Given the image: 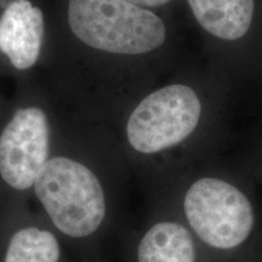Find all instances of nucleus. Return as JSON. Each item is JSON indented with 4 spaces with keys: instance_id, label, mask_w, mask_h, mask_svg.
<instances>
[{
    "instance_id": "obj_4",
    "label": "nucleus",
    "mask_w": 262,
    "mask_h": 262,
    "mask_svg": "<svg viewBox=\"0 0 262 262\" xmlns=\"http://www.w3.org/2000/svg\"><path fill=\"white\" fill-rule=\"evenodd\" d=\"M202 116L198 95L187 85L164 86L143 98L126 123L129 145L156 155L180 145L194 133Z\"/></svg>"
},
{
    "instance_id": "obj_7",
    "label": "nucleus",
    "mask_w": 262,
    "mask_h": 262,
    "mask_svg": "<svg viewBox=\"0 0 262 262\" xmlns=\"http://www.w3.org/2000/svg\"><path fill=\"white\" fill-rule=\"evenodd\" d=\"M198 241L186 224L160 219L141 234L136 262H198Z\"/></svg>"
},
{
    "instance_id": "obj_8",
    "label": "nucleus",
    "mask_w": 262,
    "mask_h": 262,
    "mask_svg": "<svg viewBox=\"0 0 262 262\" xmlns=\"http://www.w3.org/2000/svg\"><path fill=\"white\" fill-rule=\"evenodd\" d=\"M198 24L225 40L243 38L251 26L254 0H188Z\"/></svg>"
},
{
    "instance_id": "obj_1",
    "label": "nucleus",
    "mask_w": 262,
    "mask_h": 262,
    "mask_svg": "<svg viewBox=\"0 0 262 262\" xmlns=\"http://www.w3.org/2000/svg\"><path fill=\"white\" fill-rule=\"evenodd\" d=\"M33 193L55 229L74 241L93 237L106 222L104 185L93 169L71 157H50Z\"/></svg>"
},
{
    "instance_id": "obj_2",
    "label": "nucleus",
    "mask_w": 262,
    "mask_h": 262,
    "mask_svg": "<svg viewBox=\"0 0 262 262\" xmlns=\"http://www.w3.org/2000/svg\"><path fill=\"white\" fill-rule=\"evenodd\" d=\"M186 226L196 241L216 253H233L249 242L256 225L251 199L235 183L202 176L182 195Z\"/></svg>"
},
{
    "instance_id": "obj_9",
    "label": "nucleus",
    "mask_w": 262,
    "mask_h": 262,
    "mask_svg": "<svg viewBox=\"0 0 262 262\" xmlns=\"http://www.w3.org/2000/svg\"><path fill=\"white\" fill-rule=\"evenodd\" d=\"M60 238L40 225L19 226L6 242L2 262H61Z\"/></svg>"
},
{
    "instance_id": "obj_3",
    "label": "nucleus",
    "mask_w": 262,
    "mask_h": 262,
    "mask_svg": "<svg viewBox=\"0 0 262 262\" xmlns=\"http://www.w3.org/2000/svg\"><path fill=\"white\" fill-rule=\"evenodd\" d=\"M68 24L89 47L119 55H141L165 41L164 22L127 0H70Z\"/></svg>"
},
{
    "instance_id": "obj_6",
    "label": "nucleus",
    "mask_w": 262,
    "mask_h": 262,
    "mask_svg": "<svg viewBox=\"0 0 262 262\" xmlns=\"http://www.w3.org/2000/svg\"><path fill=\"white\" fill-rule=\"evenodd\" d=\"M44 15L28 0H14L0 16V51L16 70L33 67L40 55Z\"/></svg>"
},
{
    "instance_id": "obj_11",
    "label": "nucleus",
    "mask_w": 262,
    "mask_h": 262,
    "mask_svg": "<svg viewBox=\"0 0 262 262\" xmlns=\"http://www.w3.org/2000/svg\"><path fill=\"white\" fill-rule=\"evenodd\" d=\"M12 2H14V0H0V6H2V8L6 9L10 4H11Z\"/></svg>"
},
{
    "instance_id": "obj_10",
    "label": "nucleus",
    "mask_w": 262,
    "mask_h": 262,
    "mask_svg": "<svg viewBox=\"0 0 262 262\" xmlns=\"http://www.w3.org/2000/svg\"><path fill=\"white\" fill-rule=\"evenodd\" d=\"M127 2L139 6H149V8H152V6H162L168 4L170 0H127Z\"/></svg>"
},
{
    "instance_id": "obj_5",
    "label": "nucleus",
    "mask_w": 262,
    "mask_h": 262,
    "mask_svg": "<svg viewBox=\"0 0 262 262\" xmlns=\"http://www.w3.org/2000/svg\"><path fill=\"white\" fill-rule=\"evenodd\" d=\"M48 116L39 107L19 108L0 135V180L10 191H33L50 158Z\"/></svg>"
}]
</instances>
